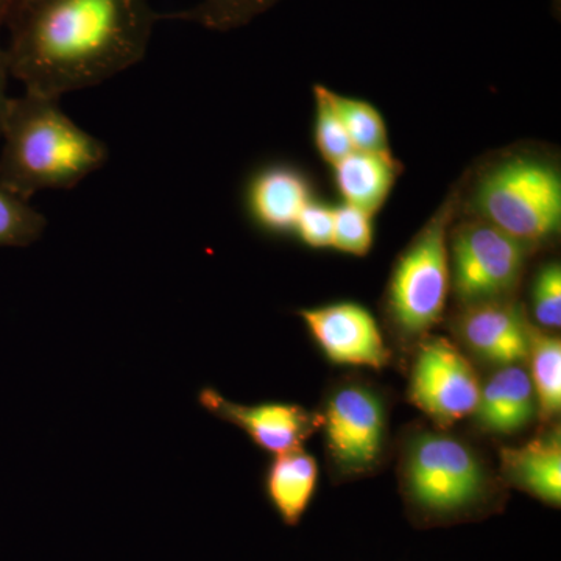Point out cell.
<instances>
[{
    "instance_id": "obj_15",
    "label": "cell",
    "mask_w": 561,
    "mask_h": 561,
    "mask_svg": "<svg viewBox=\"0 0 561 561\" xmlns=\"http://www.w3.org/2000/svg\"><path fill=\"white\" fill-rule=\"evenodd\" d=\"M502 470L513 485L560 507L561 446L559 434L535 438L519 448H504Z\"/></svg>"
},
{
    "instance_id": "obj_8",
    "label": "cell",
    "mask_w": 561,
    "mask_h": 561,
    "mask_svg": "<svg viewBox=\"0 0 561 561\" xmlns=\"http://www.w3.org/2000/svg\"><path fill=\"white\" fill-rule=\"evenodd\" d=\"M321 426L332 460L343 472H365L378 463L386 416L371 390L350 386L335 391L321 415Z\"/></svg>"
},
{
    "instance_id": "obj_3",
    "label": "cell",
    "mask_w": 561,
    "mask_h": 561,
    "mask_svg": "<svg viewBox=\"0 0 561 561\" xmlns=\"http://www.w3.org/2000/svg\"><path fill=\"white\" fill-rule=\"evenodd\" d=\"M402 465L405 497L420 522H463L482 513L490 502V482L481 460L449 435H416Z\"/></svg>"
},
{
    "instance_id": "obj_10",
    "label": "cell",
    "mask_w": 561,
    "mask_h": 561,
    "mask_svg": "<svg viewBox=\"0 0 561 561\" xmlns=\"http://www.w3.org/2000/svg\"><path fill=\"white\" fill-rule=\"evenodd\" d=\"M301 319L335 364L382 368L389 350L375 317L356 302H335L323 308L305 309Z\"/></svg>"
},
{
    "instance_id": "obj_14",
    "label": "cell",
    "mask_w": 561,
    "mask_h": 561,
    "mask_svg": "<svg viewBox=\"0 0 561 561\" xmlns=\"http://www.w3.org/2000/svg\"><path fill=\"white\" fill-rule=\"evenodd\" d=\"M334 168L335 184L346 205L375 214L389 198L398 175L400 162L391 151L354 150Z\"/></svg>"
},
{
    "instance_id": "obj_21",
    "label": "cell",
    "mask_w": 561,
    "mask_h": 561,
    "mask_svg": "<svg viewBox=\"0 0 561 561\" xmlns=\"http://www.w3.org/2000/svg\"><path fill=\"white\" fill-rule=\"evenodd\" d=\"M316 95V144L319 153L328 164L334 165L343 158L353 153L354 147L351 142L345 125L335 113L330 101V90L317 84L313 88Z\"/></svg>"
},
{
    "instance_id": "obj_5",
    "label": "cell",
    "mask_w": 561,
    "mask_h": 561,
    "mask_svg": "<svg viewBox=\"0 0 561 561\" xmlns=\"http://www.w3.org/2000/svg\"><path fill=\"white\" fill-rule=\"evenodd\" d=\"M460 198V190H454L413 239L391 275L389 311L402 334H424L445 311L451 283L448 232Z\"/></svg>"
},
{
    "instance_id": "obj_26",
    "label": "cell",
    "mask_w": 561,
    "mask_h": 561,
    "mask_svg": "<svg viewBox=\"0 0 561 561\" xmlns=\"http://www.w3.org/2000/svg\"><path fill=\"white\" fill-rule=\"evenodd\" d=\"M18 0H0V32L5 27V22L9 20L11 10L16 5Z\"/></svg>"
},
{
    "instance_id": "obj_11",
    "label": "cell",
    "mask_w": 561,
    "mask_h": 561,
    "mask_svg": "<svg viewBox=\"0 0 561 561\" xmlns=\"http://www.w3.org/2000/svg\"><path fill=\"white\" fill-rule=\"evenodd\" d=\"M460 334L482 359L507 367L529 357L530 328L518 306L505 300L468 306Z\"/></svg>"
},
{
    "instance_id": "obj_13",
    "label": "cell",
    "mask_w": 561,
    "mask_h": 561,
    "mask_svg": "<svg viewBox=\"0 0 561 561\" xmlns=\"http://www.w3.org/2000/svg\"><path fill=\"white\" fill-rule=\"evenodd\" d=\"M535 412L537 398L529 373L518 365H507L481 387L474 415L482 430L493 434H513L524 430Z\"/></svg>"
},
{
    "instance_id": "obj_4",
    "label": "cell",
    "mask_w": 561,
    "mask_h": 561,
    "mask_svg": "<svg viewBox=\"0 0 561 561\" xmlns=\"http://www.w3.org/2000/svg\"><path fill=\"white\" fill-rule=\"evenodd\" d=\"M479 219L524 245L546 241L560 230L561 176L556 162L519 151L493 162L472 194Z\"/></svg>"
},
{
    "instance_id": "obj_18",
    "label": "cell",
    "mask_w": 561,
    "mask_h": 561,
    "mask_svg": "<svg viewBox=\"0 0 561 561\" xmlns=\"http://www.w3.org/2000/svg\"><path fill=\"white\" fill-rule=\"evenodd\" d=\"M278 2L279 0H202L192 9L160 14V21L192 22L209 31L230 32L250 24Z\"/></svg>"
},
{
    "instance_id": "obj_6",
    "label": "cell",
    "mask_w": 561,
    "mask_h": 561,
    "mask_svg": "<svg viewBox=\"0 0 561 561\" xmlns=\"http://www.w3.org/2000/svg\"><path fill=\"white\" fill-rule=\"evenodd\" d=\"M526 249L489 221H463L449 243V268L459 300L467 306L505 300L522 279Z\"/></svg>"
},
{
    "instance_id": "obj_9",
    "label": "cell",
    "mask_w": 561,
    "mask_h": 561,
    "mask_svg": "<svg viewBox=\"0 0 561 561\" xmlns=\"http://www.w3.org/2000/svg\"><path fill=\"white\" fill-rule=\"evenodd\" d=\"M198 402L217 419L245 432L254 445L276 456L300 449L321 424V415H313L300 405L284 402L238 404L210 387L201 390Z\"/></svg>"
},
{
    "instance_id": "obj_24",
    "label": "cell",
    "mask_w": 561,
    "mask_h": 561,
    "mask_svg": "<svg viewBox=\"0 0 561 561\" xmlns=\"http://www.w3.org/2000/svg\"><path fill=\"white\" fill-rule=\"evenodd\" d=\"M294 231L300 236L306 245L312 247V249L331 247L332 232H334V209L312 201L302 210Z\"/></svg>"
},
{
    "instance_id": "obj_1",
    "label": "cell",
    "mask_w": 561,
    "mask_h": 561,
    "mask_svg": "<svg viewBox=\"0 0 561 561\" xmlns=\"http://www.w3.org/2000/svg\"><path fill=\"white\" fill-rule=\"evenodd\" d=\"M158 21L149 0H18L5 22L11 77L60 101L138 65Z\"/></svg>"
},
{
    "instance_id": "obj_17",
    "label": "cell",
    "mask_w": 561,
    "mask_h": 561,
    "mask_svg": "<svg viewBox=\"0 0 561 561\" xmlns=\"http://www.w3.org/2000/svg\"><path fill=\"white\" fill-rule=\"evenodd\" d=\"M530 381L538 408L545 419H552L561 408V343L530 328Z\"/></svg>"
},
{
    "instance_id": "obj_7",
    "label": "cell",
    "mask_w": 561,
    "mask_h": 561,
    "mask_svg": "<svg viewBox=\"0 0 561 561\" xmlns=\"http://www.w3.org/2000/svg\"><path fill=\"white\" fill-rule=\"evenodd\" d=\"M409 397L440 426L474 415L481 383L467 357L446 339H427L413 362Z\"/></svg>"
},
{
    "instance_id": "obj_2",
    "label": "cell",
    "mask_w": 561,
    "mask_h": 561,
    "mask_svg": "<svg viewBox=\"0 0 561 561\" xmlns=\"http://www.w3.org/2000/svg\"><path fill=\"white\" fill-rule=\"evenodd\" d=\"M0 139V187L25 202L79 186L110 158L108 146L70 119L60 101L32 92L11 98Z\"/></svg>"
},
{
    "instance_id": "obj_12",
    "label": "cell",
    "mask_w": 561,
    "mask_h": 561,
    "mask_svg": "<svg viewBox=\"0 0 561 561\" xmlns=\"http://www.w3.org/2000/svg\"><path fill=\"white\" fill-rule=\"evenodd\" d=\"M311 202V184L289 164L264 165L247 184L245 205L251 220L275 234L294 231Z\"/></svg>"
},
{
    "instance_id": "obj_22",
    "label": "cell",
    "mask_w": 561,
    "mask_h": 561,
    "mask_svg": "<svg viewBox=\"0 0 561 561\" xmlns=\"http://www.w3.org/2000/svg\"><path fill=\"white\" fill-rule=\"evenodd\" d=\"M373 245V216L356 206L342 205L334 209L332 245L343 253L365 256Z\"/></svg>"
},
{
    "instance_id": "obj_16",
    "label": "cell",
    "mask_w": 561,
    "mask_h": 561,
    "mask_svg": "<svg viewBox=\"0 0 561 561\" xmlns=\"http://www.w3.org/2000/svg\"><path fill=\"white\" fill-rule=\"evenodd\" d=\"M319 468L311 454H278L265 474V494L286 526H297L316 493Z\"/></svg>"
},
{
    "instance_id": "obj_20",
    "label": "cell",
    "mask_w": 561,
    "mask_h": 561,
    "mask_svg": "<svg viewBox=\"0 0 561 561\" xmlns=\"http://www.w3.org/2000/svg\"><path fill=\"white\" fill-rule=\"evenodd\" d=\"M47 228V219L16 195L0 187V247H24L39 241Z\"/></svg>"
},
{
    "instance_id": "obj_23",
    "label": "cell",
    "mask_w": 561,
    "mask_h": 561,
    "mask_svg": "<svg viewBox=\"0 0 561 561\" xmlns=\"http://www.w3.org/2000/svg\"><path fill=\"white\" fill-rule=\"evenodd\" d=\"M535 319L541 327L556 330L561 324V268L557 262L545 265L535 278L534 290Z\"/></svg>"
},
{
    "instance_id": "obj_25",
    "label": "cell",
    "mask_w": 561,
    "mask_h": 561,
    "mask_svg": "<svg viewBox=\"0 0 561 561\" xmlns=\"http://www.w3.org/2000/svg\"><path fill=\"white\" fill-rule=\"evenodd\" d=\"M10 77L9 58H7L5 47L0 43V138H2L3 124H5L7 111H9L11 102L9 95Z\"/></svg>"
},
{
    "instance_id": "obj_19",
    "label": "cell",
    "mask_w": 561,
    "mask_h": 561,
    "mask_svg": "<svg viewBox=\"0 0 561 561\" xmlns=\"http://www.w3.org/2000/svg\"><path fill=\"white\" fill-rule=\"evenodd\" d=\"M330 101L345 125L354 150L390 151L386 122L371 103L345 98L331 90Z\"/></svg>"
}]
</instances>
